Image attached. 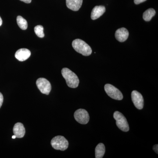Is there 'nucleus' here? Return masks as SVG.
I'll return each mask as SVG.
<instances>
[{
  "instance_id": "nucleus-7",
  "label": "nucleus",
  "mask_w": 158,
  "mask_h": 158,
  "mask_svg": "<svg viewBox=\"0 0 158 158\" xmlns=\"http://www.w3.org/2000/svg\"><path fill=\"white\" fill-rule=\"evenodd\" d=\"M37 88L41 93L48 95L52 89L50 83L47 79L40 78L36 81Z\"/></svg>"
},
{
  "instance_id": "nucleus-23",
  "label": "nucleus",
  "mask_w": 158,
  "mask_h": 158,
  "mask_svg": "<svg viewBox=\"0 0 158 158\" xmlns=\"http://www.w3.org/2000/svg\"><path fill=\"white\" fill-rule=\"evenodd\" d=\"M12 138H13V139H15V138H16V137H15V136L13 135L12 136Z\"/></svg>"
},
{
  "instance_id": "nucleus-2",
  "label": "nucleus",
  "mask_w": 158,
  "mask_h": 158,
  "mask_svg": "<svg viewBox=\"0 0 158 158\" xmlns=\"http://www.w3.org/2000/svg\"><path fill=\"white\" fill-rule=\"evenodd\" d=\"M72 46L75 50L84 56H90L92 53L90 46L81 39L74 40L72 42Z\"/></svg>"
},
{
  "instance_id": "nucleus-13",
  "label": "nucleus",
  "mask_w": 158,
  "mask_h": 158,
  "mask_svg": "<svg viewBox=\"0 0 158 158\" xmlns=\"http://www.w3.org/2000/svg\"><path fill=\"white\" fill-rule=\"evenodd\" d=\"M83 0H66L67 8L73 11H78L81 7Z\"/></svg>"
},
{
  "instance_id": "nucleus-8",
  "label": "nucleus",
  "mask_w": 158,
  "mask_h": 158,
  "mask_svg": "<svg viewBox=\"0 0 158 158\" xmlns=\"http://www.w3.org/2000/svg\"><path fill=\"white\" fill-rule=\"evenodd\" d=\"M131 99L133 103L138 110H142L144 107V98L141 93L137 90H133L131 93Z\"/></svg>"
},
{
  "instance_id": "nucleus-21",
  "label": "nucleus",
  "mask_w": 158,
  "mask_h": 158,
  "mask_svg": "<svg viewBox=\"0 0 158 158\" xmlns=\"http://www.w3.org/2000/svg\"><path fill=\"white\" fill-rule=\"evenodd\" d=\"M20 1H22V2H24L26 3H31L32 0H20Z\"/></svg>"
},
{
  "instance_id": "nucleus-16",
  "label": "nucleus",
  "mask_w": 158,
  "mask_h": 158,
  "mask_svg": "<svg viewBox=\"0 0 158 158\" xmlns=\"http://www.w3.org/2000/svg\"><path fill=\"white\" fill-rule=\"evenodd\" d=\"M17 23L19 27L23 30H27L28 27L27 22L25 19L21 16H18L17 17Z\"/></svg>"
},
{
  "instance_id": "nucleus-1",
  "label": "nucleus",
  "mask_w": 158,
  "mask_h": 158,
  "mask_svg": "<svg viewBox=\"0 0 158 158\" xmlns=\"http://www.w3.org/2000/svg\"><path fill=\"white\" fill-rule=\"evenodd\" d=\"M61 72L69 87L75 88L78 86L80 81L78 77L74 73L67 68L62 69Z\"/></svg>"
},
{
  "instance_id": "nucleus-3",
  "label": "nucleus",
  "mask_w": 158,
  "mask_h": 158,
  "mask_svg": "<svg viewBox=\"0 0 158 158\" xmlns=\"http://www.w3.org/2000/svg\"><path fill=\"white\" fill-rule=\"evenodd\" d=\"M113 117L116 120V126L119 129L124 132L129 131V126L127 120L122 113L116 111L113 114Z\"/></svg>"
},
{
  "instance_id": "nucleus-11",
  "label": "nucleus",
  "mask_w": 158,
  "mask_h": 158,
  "mask_svg": "<svg viewBox=\"0 0 158 158\" xmlns=\"http://www.w3.org/2000/svg\"><path fill=\"white\" fill-rule=\"evenodd\" d=\"M13 133L16 138H22L25 134V129L23 125L20 123H17L15 124L13 127Z\"/></svg>"
},
{
  "instance_id": "nucleus-15",
  "label": "nucleus",
  "mask_w": 158,
  "mask_h": 158,
  "mask_svg": "<svg viewBox=\"0 0 158 158\" xmlns=\"http://www.w3.org/2000/svg\"><path fill=\"white\" fill-rule=\"evenodd\" d=\"M156 14V11L153 9H147L143 13V18L146 22H149L151 20L152 18L155 16Z\"/></svg>"
},
{
  "instance_id": "nucleus-18",
  "label": "nucleus",
  "mask_w": 158,
  "mask_h": 158,
  "mask_svg": "<svg viewBox=\"0 0 158 158\" xmlns=\"http://www.w3.org/2000/svg\"><path fill=\"white\" fill-rule=\"evenodd\" d=\"M3 100H4V98H3L2 94L0 92V108L2 105Z\"/></svg>"
},
{
  "instance_id": "nucleus-9",
  "label": "nucleus",
  "mask_w": 158,
  "mask_h": 158,
  "mask_svg": "<svg viewBox=\"0 0 158 158\" xmlns=\"http://www.w3.org/2000/svg\"><path fill=\"white\" fill-rule=\"evenodd\" d=\"M31 56V51L26 48L20 49L15 54V58L21 62L26 61Z\"/></svg>"
},
{
  "instance_id": "nucleus-14",
  "label": "nucleus",
  "mask_w": 158,
  "mask_h": 158,
  "mask_svg": "<svg viewBox=\"0 0 158 158\" xmlns=\"http://www.w3.org/2000/svg\"><path fill=\"white\" fill-rule=\"evenodd\" d=\"M106 152V148L104 144L103 143H99L98 144L95 148V158H102L104 156Z\"/></svg>"
},
{
  "instance_id": "nucleus-6",
  "label": "nucleus",
  "mask_w": 158,
  "mask_h": 158,
  "mask_svg": "<svg viewBox=\"0 0 158 158\" xmlns=\"http://www.w3.org/2000/svg\"><path fill=\"white\" fill-rule=\"evenodd\" d=\"M74 116L76 120L82 124H87L90 119L88 112L84 109H81L76 110L74 113Z\"/></svg>"
},
{
  "instance_id": "nucleus-20",
  "label": "nucleus",
  "mask_w": 158,
  "mask_h": 158,
  "mask_svg": "<svg viewBox=\"0 0 158 158\" xmlns=\"http://www.w3.org/2000/svg\"><path fill=\"white\" fill-rule=\"evenodd\" d=\"M153 150L157 154H158V144H156V145H154L153 147Z\"/></svg>"
},
{
  "instance_id": "nucleus-5",
  "label": "nucleus",
  "mask_w": 158,
  "mask_h": 158,
  "mask_svg": "<svg viewBox=\"0 0 158 158\" xmlns=\"http://www.w3.org/2000/svg\"><path fill=\"white\" fill-rule=\"evenodd\" d=\"M104 88L106 93L111 98L116 100H121L123 98V95L121 91L113 85L106 84L105 85Z\"/></svg>"
},
{
  "instance_id": "nucleus-4",
  "label": "nucleus",
  "mask_w": 158,
  "mask_h": 158,
  "mask_svg": "<svg viewBox=\"0 0 158 158\" xmlns=\"http://www.w3.org/2000/svg\"><path fill=\"white\" fill-rule=\"evenodd\" d=\"M51 144L52 147L57 150L65 151L69 146L68 141L62 136L54 137L51 141Z\"/></svg>"
},
{
  "instance_id": "nucleus-12",
  "label": "nucleus",
  "mask_w": 158,
  "mask_h": 158,
  "mask_svg": "<svg viewBox=\"0 0 158 158\" xmlns=\"http://www.w3.org/2000/svg\"><path fill=\"white\" fill-rule=\"evenodd\" d=\"M106 11V8L102 6H96L92 9L91 13V19L95 20L101 16Z\"/></svg>"
},
{
  "instance_id": "nucleus-22",
  "label": "nucleus",
  "mask_w": 158,
  "mask_h": 158,
  "mask_svg": "<svg viewBox=\"0 0 158 158\" xmlns=\"http://www.w3.org/2000/svg\"><path fill=\"white\" fill-rule=\"evenodd\" d=\"M2 20L1 17H0V26H2Z\"/></svg>"
},
{
  "instance_id": "nucleus-10",
  "label": "nucleus",
  "mask_w": 158,
  "mask_h": 158,
  "mask_svg": "<svg viewBox=\"0 0 158 158\" xmlns=\"http://www.w3.org/2000/svg\"><path fill=\"white\" fill-rule=\"evenodd\" d=\"M129 34L127 29L125 28H121L116 31L115 37L119 42H123L127 39Z\"/></svg>"
},
{
  "instance_id": "nucleus-17",
  "label": "nucleus",
  "mask_w": 158,
  "mask_h": 158,
  "mask_svg": "<svg viewBox=\"0 0 158 158\" xmlns=\"http://www.w3.org/2000/svg\"><path fill=\"white\" fill-rule=\"evenodd\" d=\"M34 31L35 34L40 38L44 37V28L42 26L38 25L34 27Z\"/></svg>"
},
{
  "instance_id": "nucleus-19",
  "label": "nucleus",
  "mask_w": 158,
  "mask_h": 158,
  "mask_svg": "<svg viewBox=\"0 0 158 158\" xmlns=\"http://www.w3.org/2000/svg\"><path fill=\"white\" fill-rule=\"evenodd\" d=\"M146 0H134V2L136 5H138V4H141L142 2H145Z\"/></svg>"
}]
</instances>
